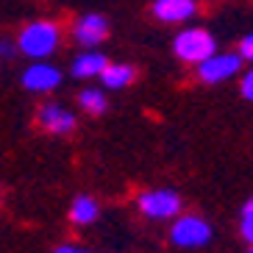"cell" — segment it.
Returning a JSON list of instances; mask_svg holds the SVG:
<instances>
[{
    "label": "cell",
    "instance_id": "6da1fadb",
    "mask_svg": "<svg viewBox=\"0 0 253 253\" xmlns=\"http://www.w3.org/2000/svg\"><path fill=\"white\" fill-rule=\"evenodd\" d=\"M59 42H61V28L56 23H50V20H34V23L23 25V31L14 39L17 53H23L31 61L53 56L59 50Z\"/></svg>",
    "mask_w": 253,
    "mask_h": 253
},
{
    "label": "cell",
    "instance_id": "7a4b0ae2",
    "mask_svg": "<svg viewBox=\"0 0 253 253\" xmlns=\"http://www.w3.org/2000/svg\"><path fill=\"white\" fill-rule=\"evenodd\" d=\"M181 195L170 186H156V189H145L136 195V211L148 220H172L181 214Z\"/></svg>",
    "mask_w": 253,
    "mask_h": 253
},
{
    "label": "cell",
    "instance_id": "3957f363",
    "mask_svg": "<svg viewBox=\"0 0 253 253\" xmlns=\"http://www.w3.org/2000/svg\"><path fill=\"white\" fill-rule=\"evenodd\" d=\"M172 53L186 64H201L211 53H217V39L206 28L192 25V28L178 31V37L172 39Z\"/></svg>",
    "mask_w": 253,
    "mask_h": 253
},
{
    "label": "cell",
    "instance_id": "277c9868",
    "mask_svg": "<svg viewBox=\"0 0 253 253\" xmlns=\"http://www.w3.org/2000/svg\"><path fill=\"white\" fill-rule=\"evenodd\" d=\"M170 242L184 251H195L211 242V225L198 214H178L172 217L170 225Z\"/></svg>",
    "mask_w": 253,
    "mask_h": 253
},
{
    "label": "cell",
    "instance_id": "5b68a950",
    "mask_svg": "<svg viewBox=\"0 0 253 253\" xmlns=\"http://www.w3.org/2000/svg\"><path fill=\"white\" fill-rule=\"evenodd\" d=\"M37 123H39V128L50 136H70L75 128H78L75 112H70L67 106L59 103V100H47V103L39 106Z\"/></svg>",
    "mask_w": 253,
    "mask_h": 253
},
{
    "label": "cell",
    "instance_id": "8992f818",
    "mask_svg": "<svg viewBox=\"0 0 253 253\" xmlns=\"http://www.w3.org/2000/svg\"><path fill=\"white\" fill-rule=\"evenodd\" d=\"M23 86L28 92H37V95H47V92L59 89L61 81H64V73H61L56 64H50L47 59L31 61L28 67L23 70Z\"/></svg>",
    "mask_w": 253,
    "mask_h": 253
},
{
    "label": "cell",
    "instance_id": "52a82bcc",
    "mask_svg": "<svg viewBox=\"0 0 253 253\" xmlns=\"http://www.w3.org/2000/svg\"><path fill=\"white\" fill-rule=\"evenodd\" d=\"M242 70V56L239 53H211L206 61L198 64V78L203 84H223Z\"/></svg>",
    "mask_w": 253,
    "mask_h": 253
},
{
    "label": "cell",
    "instance_id": "ba28073f",
    "mask_svg": "<svg viewBox=\"0 0 253 253\" xmlns=\"http://www.w3.org/2000/svg\"><path fill=\"white\" fill-rule=\"evenodd\" d=\"M106 37H109V20L103 14H97V11H86L73 23V39L86 50L97 47Z\"/></svg>",
    "mask_w": 253,
    "mask_h": 253
},
{
    "label": "cell",
    "instance_id": "9c48e42d",
    "mask_svg": "<svg viewBox=\"0 0 253 253\" xmlns=\"http://www.w3.org/2000/svg\"><path fill=\"white\" fill-rule=\"evenodd\" d=\"M150 11H153V17L159 23L178 25V23H186L189 17H195L198 3L195 0H153Z\"/></svg>",
    "mask_w": 253,
    "mask_h": 253
},
{
    "label": "cell",
    "instance_id": "30bf717a",
    "mask_svg": "<svg viewBox=\"0 0 253 253\" xmlns=\"http://www.w3.org/2000/svg\"><path fill=\"white\" fill-rule=\"evenodd\" d=\"M109 59H106V53H100L97 47H89V50L78 53L70 64V73L75 78H100V73L106 70Z\"/></svg>",
    "mask_w": 253,
    "mask_h": 253
},
{
    "label": "cell",
    "instance_id": "8fae6325",
    "mask_svg": "<svg viewBox=\"0 0 253 253\" xmlns=\"http://www.w3.org/2000/svg\"><path fill=\"white\" fill-rule=\"evenodd\" d=\"M97 217H100V203L92 195H75L70 203V223L75 228H86V225L97 223Z\"/></svg>",
    "mask_w": 253,
    "mask_h": 253
},
{
    "label": "cell",
    "instance_id": "7c38bea8",
    "mask_svg": "<svg viewBox=\"0 0 253 253\" xmlns=\"http://www.w3.org/2000/svg\"><path fill=\"white\" fill-rule=\"evenodd\" d=\"M136 78V67L134 64H126V61H109L106 64V70L100 73V84H103V89H126V86H131Z\"/></svg>",
    "mask_w": 253,
    "mask_h": 253
},
{
    "label": "cell",
    "instance_id": "4fadbf2b",
    "mask_svg": "<svg viewBox=\"0 0 253 253\" xmlns=\"http://www.w3.org/2000/svg\"><path fill=\"white\" fill-rule=\"evenodd\" d=\"M78 106L89 117H100V114L109 112V97H106L103 89H97V86H84L78 92Z\"/></svg>",
    "mask_w": 253,
    "mask_h": 253
},
{
    "label": "cell",
    "instance_id": "5bb4252c",
    "mask_svg": "<svg viewBox=\"0 0 253 253\" xmlns=\"http://www.w3.org/2000/svg\"><path fill=\"white\" fill-rule=\"evenodd\" d=\"M237 53L242 56V61H253V34H248V37H242V39H239Z\"/></svg>",
    "mask_w": 253,
    "mask_h": 253
},
{
    "label": "cell",
    "instance_id": "9a60e30c",
    "mask_svg": "<svg viewBox=\"0 0 253 253\" xmlns=\"http://www.w3.org/2000/svg\"><path fill=\"white\" fill-rule=\"evenodd\" d=\"M239 92H242L245 100H253V67L242 75V81H239Z\"/></svg>",
    "mask_w": 253,
    "mask_h": 253
},
{
    "label": "cell",
    "instance_id": "2e32d148",
    "mask_svg": "<svg viewBox=\"0 0 253 253\" xmlns=\"http://www.w3.org/2000/svg\"><path fill=\"white\" fill-rule=\"evenodd\" d=\"M14 50H17V45L11 42V39L0 37V59H11V56H14Z\"/></svg>",
    "mask_w": 253,
    "mask_h": 253
},
{
    "label": "cell",
    "instance_id": "e0dca14e",
    "mask_svg": "<svg viewBox=\"0 0 253 253\" xmlns=\"http://www.w3.org/2000/svg\"><path fill=\"white\" fill-rule=\"evenodd\" d=\"M50 253H89V251L81 248V245H75V242H61V245H56Z\"/></svg>",
    "mask_w": 253,
    "mask_h": 253
},
{
    "label": "cell",
    "instance_id": "ac0fdd59",
    "mask_svg": "<svg viewBox=\"0 0 253 253\" xmlns=\"http://www.w3.org/2000/svg\"><path fill=\"white\" fill-rule=\"evenodd\" d=\"M242 237L253 245V214H242Z\"/></svg>",
    "mask_w": 253,
    "mask_h": 253
},
{
    "label": "cell",
    "instance_id": "d6986e66",
    "mask_svg": "<svg viewBox=\"0 0 253 253\" xmlns=\"http://www.w3.org/2000/svg\"><path fill=\"white\" fill-rule=\"evenodd\" d=\"M242 214H253V198L245 203V206H242Z\"/></svg>",
    "mask_w": 253,
    "mask_h": 253
},
{
    "label": "cell",
    "instance_id": "ffe728a7",
    "mask_svg": "<svg viewBox=\"0 0 253 253\" xmlns=\"http://www.w3.org/2000/svg\"><path fill=\"white\" fill-rule=\"evenodd\" d=\"M248 253H253V245H251V251H248Z\"/></svg>",
    "mask_w": 253,
    "mask_h": 253
}]
</instances>
